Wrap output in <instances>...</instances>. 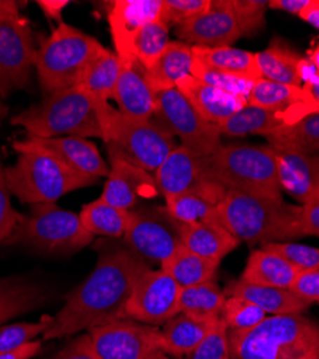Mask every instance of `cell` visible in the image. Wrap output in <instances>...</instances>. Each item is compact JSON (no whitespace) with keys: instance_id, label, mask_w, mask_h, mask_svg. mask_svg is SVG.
<instances>
[{"instance_id":"51","label":"cell","mask_w":319,"mask_h":359,"mask_svg":"<svg viewBox=\"0 0 319 359\" xmlns=\"http://www.w3.org/2000/svg\"><path fill=\"white\" fill-rule=\"evenodd\" d=\"M41 348H42L41 341H32L20 348L0 352V359H31L41 352Z\"/></svg>"},{"instance_id":"22","label":"cell","mask_w":319,"mask_h":359,"mask_svg":"<svg viewBox=\"0 0 319 359\" xmlns=\"http://www.w3.org/2000/svg\"><path fill=\"white\" fill-rule=\"evenodd\" d=\"M114 100L124 115L137 119H153L157 111V98L147 81L146 68L140 62L123 64Z\"/></svg>"},{"instance_id":"48","label":"cell","mask_w":319,"mask_h":359,"mask_svg":"<svg viewBox=\"0 0 319 359\" xmlns=\"http://www.w3.org/2000/svg\"><path fill=\"white\" fill-rule=\"evenodd\" d=\"M289 290L309 305L319 304V269L299 272Z\"/></svg>"},{"instance_id":"33","label":"cell","mask_w":319,"mask_h":359,"mask_svg":"<svg viewBox=\"0 0 319 359\" xmlns=\"http://www.w3.org/2000/svg\"><path fill=\"white\" fill-rule=\"evenodd\" d=\"M226 299V292L215 280L184 287L180 292V312L198 320L217 322Z\"/></svg>"},{"instance_id":"35","label":"cell","mask_w":319,"mask_h":359,"mask_svg":"<svg viewBox=\"0 0 319 359\" xmlns=\"http://www.w3.org/2000/svg\"><path fill=\"white\" fill-rule=\"evenodd\" d=\"M266 140L272 148L319 156V114L308 115L291 126L282 124Z\"/></svg>"},{"instance_id":"27","label":"cell","mask_w":319,"mask_h":359,"mask_svg":"<svg viewBox=\"0 0 319 359\" xmlns=\"http://www.w3.org/2000/svg\"><path fill=\"white\" fill-rule=\"evenodd\" d=\"M298 273V269L282 256L262 248L250 253L240 279L253 285L289 289Z\"/></svg>"},{"instance_id":"53","label":"cell","mask_w":319,"mask_h":359,"mask_svg":"<svg viewBox=\"0 0 319 359\" xmlns=\"http://www.w3.org/2000/svg\"><path fill=\"white\" fill-rule=\"evenodd\" d=\"M308 4L309 0H271V2H268V8L299 16Z\"/></svg>"},{"instance_id":"47","label":"cell","mask_w":319,"mask_h":359,"mask_svg":"<svg viewBox=\"0 0 319 359\" xmlns=\"http://www.w3.org/2000/svg\"><path fill=\"white\" fill-rule=\"evenodd\" d=\"M9 193L5 168L0 164V242L8 241L22 219V215H19L12 207Z\"/></svg>"},{"instance_id":"1","label":"cell","mask_w":319,"mask_h":359,"mask_svg":"<svg viewBox=\"0 0 319 359\" xmlns=\"http://www.w3.org/2000/svg\"><path fill=\"white\" fill-rule=\"evenodd\" d=\"M97 250L94 272L68 294L67 304L42 335L45 341L72 337L124 318L133 289L149 271V264L127 246L101 242Z\"/></svg>"},{"instance_id":"9","label":"cell","mask_w":319,"mask_h":359,"mask_svg":"<svg viewBox=\"0 0 319 359\" xmlns=\"http://www.w3.org/2000/svg\"><path fill=\"white\" fill-rule=\"evenodd\" d=\"M94 241L85 230L79 215L57 207L55 203L34 204L31 215L22 216L6 243H20L50 255H71Z\"/></svg>"},{"instance_id":"19","label":"cell","mask_w":319,"mask_h":359,"mask_svg":"<svg viewBox=\"0 0 319 359\" xmlns=\"http://www.w3.org/2000/svg\"><path fill=\"white\" fill-rule=\"evenodd\" d=\"M158 193L165 201L177 197L206 180L205 158L177 145L154 172Z\"/></svg>"},{"instance_id":"3","label":"cell","mask_w":319,"mask_h":359,"mask_svg":"<svg viewBox=\"0 0 319 359\" xmlns=\"http://www.w3.org/2000/svg\"><path fill=\"white\" fill-rule=\"evenodd\" d=\"M13 148L19 157L13 167L5 168V177L9 191L23 203H55L71 191L98 183V178L72 170L29 138L16 141Z\"/></svg>"},{"instance_id":"46","label":"cell","mask_w":319,"mask_h":359,"mask_svg":"<svg viewBox=\"0 0 319 359\" xmlns=\"http://www.w3.org/2000/svg\"><path fill=\"white\" fill-rule=\"evenodd\" d=\"M212 0H163L161 20L177 26L209 11Z\"/></svg>"},{"instance_id":"31","label":"cell","mask_w":319,"mask_h":359,"mask_svg":"<svg viewBox=\"0 0 319 359\" xmlns=\"http://www.w3.org/2000/svg\"><path fill=\"white\" fill-rule=\"evenodd\" d=\"M302 59L304 57L294 49L287 48L279 41H273L265 50L256 53V62L262 78L294 86H302L299 78V65Z\"/></svg>"},{"instance_id":"16","label":"cell","mask_w":319,"mask_h":359,"mask_svg":"<svg viewBox=\"0 0 319 359\" xmlns=\"http://www.w3.org/2000/svg\"><path fill=\"white\" fill-rule=\"evenodd\" d=\"M174 32L182 42L205 48L231 46L242 38L231 0H212L208 12L177 25Z\"/></svg>"},{"instance_id":"24","label":"cell","mask_w":319,"mask_h":359,"mask_svg":"<svg viewBox=\"0 0 319 359\" xmlns=\"http://www.w3.org/2000/svg\"><path fill=\"white\" fill-rule=\"evenodd\" d=\"M226 294L246 299L262 309L268 316L304 313L309 308V304L304 302L289 289L253 285L242 279L231 283L227 287Z\"/></svg>"},{"instance_id":"14","label":"cell","mask_w":319,"mask_h":359,"mask_svg":"<svg viewBox=\"0 0 319 359\" xmlns=\"http://www.w3.org/2000/svg\"><path fill=\"white\" fill-rule=\"evenodd\" d=\"M182 287L161 269L149 271L135 283L124 309V318L161 326L180 313Z\"/></svg>"},{"instance_id":"5","label":"cell","mask_w":319,"mask_h":359,"mask_svg":"<svg viewBox=\"0 0 319 359\" xmlns=\"http://www.w3.org/2000/svg\"><path fill=\"white\" fill-rule=\"evenodd\" d=\"M100 104L81 85L48 95L11 119L38 138L81 137L102 138Z\"/></svg>"},{"instance_id":"49","label":"cell","mask_w":319,"mask_h":359,"mask_svg":"<svg viewBox=\"0 0 319 359\" xmlns=\"http://www.w3.org/2000/svg\"><path fill=\"white\" fill-rule=\"evenodd\" d=\"M52 359H101L93 348L88 334L81 335L57 352Z\"/></svg>"},{"instance_id":"54","label":"cell","mask_w":319,"mask_h":359,"mask_svg":"<svg viewBox=\"0 0 319 359\" xmlns=\"http://www.w3.org/2000/svg\"><path fill=\"white\" fill-rule=\"evenodd\" d=\"M319 31V0H309L308 6L298 16Z\"/></svg>"},{"instance_id":"15","label":"cell","mask_w":319,"mask_h":359,"mask_svg":"<svg viewBox=\"0 0 319 359\" xmlns=\"http://www.w3.org/2000/svg\"><path fill=\"white\" fill-rule=\"evenodd\" d=\"M163 0H115L108 4V23L111 36L123 64H131L134 42L147 23L161 19Z\"/></svg>"},{"instance_id":"21","label":"cell","mask_w":319,"mask_h":359,"mask_svg":"<svg viewBox=\"0 0 319 359\" xmlns=\"http://www.w3.org/2000/svg\"><path fill=\"white\" fill-rule=\"evenodd\" d=\"M226 191L223 186L206 178L189 191L165 201V207L183 226L215 222Z\"/></svg>"},{"instance_id":"40","label":"cell","mask_w":319,"mask_h":359,"mask_svg":"<svg viewBox=\"0 0 319 359\" xmlns=\"http://www.w3.org/2000/svg\"><path fill=\"white\" fill-rule=\"evenodd\" d=\"M268 315L242 297L227 296L220 319L231 331H245L262 322Z\"/></svg>"},{"instance_id":"20","label":"cell","mask_w":319,"mask_h":359,"mask_svg":"<svg viewBox=\"0 0 319 359\" xmlns=\"http://www.w3.org/2000/svg\"><path fill=\"white\" fill-rule=\"evenodd\" d=\"M176 88L206 121L217 127L247 105L246 98L224 93L193 75L179 81Z\"/></svg>"},{"instance_id":"55","label":"cell","mask_w":319,"mask_h":359,"mask_svg":"<svg viewBox=\"0 0 319 359\" xmlns=\"http://www.w3.org/2000/svg\"><path fill=\"white\" fill-rule=\"evenodd\" d=\"M306 59L313 64V67L319 72V42H316L313 46H311L308 49V57Z\"/></svg>"},{"instance_id":"32","label":"cell","mask_w":319,"mask_h":359,"mask_svg":"<svg viewBox=\"0 0 319 359\" xmlns=\"http://www.w3.org/2000/svg\"><path fill=\"white\" fill-rule=\"evenodd\" d=\"M46 301V292L36 283L20 278L0 279V325L36 309Z\"/></svg>"},{"instance_id":"8","label":"cell","mask_w":319,"mask_h":359,"mask_svg":"<svg viewBox=\"0 0 319 359\" xmlns=\"http://www.w3.org/2000/svg\"><path fill=\"white\" fill-rule=\"evenodd\" d=\"M102 140L109 156L156 172L168 154L176 148V140L154 119H137L124 115L108 102L100 104Z\"/></svg>"},{"instance_id":"12","label":"cell","mask_w":319,"mask_h":359,"mask_svg":"<svg viewBox=\"0 0 319 359\" xmlns=\"http://www.w3.org/2000/svg\"><path fill=\"white\" fill-rule=\"evenodd\" d=\"M154 121L182 141V147L197 157H210L222 147L219 127L206 121L177 88L160 93Z\"/></svg>"},{"instance_id":"17","label":"cell","mask_w":319,"mask_h":359,"mask_svg":"<svg viewBox=\"0 0 319 359\" xmlns=\"http://www.w3.org/2000/svg\"><path fill=\"white\" fill-rule=\"evenodd\" d=\"M111 167L100 198L131 212L141 201L158 194L154 175L118 156H109Z\"/></svg>"},{"instance_id":"25","label":"cell","mask_w":319,"mask_h":359,"mask_svg":"<svg viewBox=\"0 0 319 359\" xmlns=\"http://www.w3.org/2000/svg\"><path fill=\"white\" fill-rule=\"evenodd\" d=\"M193 45L182 41H171L157 61L146 69L147 81L157 94L174 89L177 82L191 75Z\"/></svg>"},{"instance_id":"2","label":"cell","mask_w":319,"mask_h":359,"mask_svg":"<svg viewBox=\"0 0 319 359\" xmlns=\"http://www.w3.org/2000/svg\"><path fill=\"white\" fill-rule=\"evenodd\" d=\"M230 359H319V322L304 313L266 316L259 325L229 329Z\"/></svg>"},{"instance_id":"57","label":"cell","mask_w":319,"mask_h":359,"mask_svg":"<svg viewBox=\"0 0 319 359\" xmlns=\"http://www.w3.org/2000/svg\"><path fill=\"white\" fill-rule=\"evenodd\" d=\"M315 114H319V108H318V109H316V112H315Z\"/></svg>"},{"instance_id":"6","label":"cell","mask_w":319,"mask_h":359,"mask_svg":"<svg viewBox=\"0 0 319 359\" xmlns=\"http://www.w3.org/2000/svg\"><path fill=\"white\" fill-rule=\"evenodd\" d=\"M206 177L226 190L282 198L278 164L269 145L229 144L205 157Z\"/></svg>"},{"instance_id":"43","label":"cell","mask_w":319,"mask_h":359,"mask_svg":"<svg viewBox=\"0 0 319 359\" xmlns=\"http://www.w3.org/2000/svg\"><path fill=\"white\" fill-rule=\"evenodd\" d=\"M268 2L265 0H231L242 38L256 35L265 26Z\"/></svg>"},{"instance_id":"30","label":"cell","mask_w":319,"mask_h":359,"mask_svg":"<svg viewBox=\"0 0 319 359\" xmlns=\"http://www.w3.org/2000/svg\"><path fill=\"white\" fill-rule=\"evenodd\" d=\"M219 264L220 263L203 257L182 246L171 257L160 264V269L176 280L182 289H184L213 280Z\"/></svg>"},{"instance_id":"38","label":"cell","mask_w":319,"mask_h":359,"mask_svg":"<svg viewBox=\"0 0 319 359\" xmlns=\"http://www.w3.org/2000/svg\"><path fill=\"white\" fill-rule=\"evenodd\" d=\"M305 100V89L302 86L285 85L265 78L254 81L247 97V104L273 112H282Z\"/></svg>"},{"instance_id":"34","label":"cell","mask_w":319,"mask_h":359,"mask_svg":"<svg viewBox=\"0 0 319 359\" xmlns=\"http://www.w3.org/2000/svg\"><path fill=\"white\" fill-rule=\"evenodd\" d=\"M130 215L131 212L98 198L82 207L79 219L85 230L93 236L118 238L124 236L128 227Z\"/></svg>"},{"instance_id":"29","label":"cell","mask_w":319,"mask_h":359,"mask_svg":"<svg viewBox=\"0 0 319 359\" xmlns=\"http://www.w3.org/2000/svg\"><path fill=\"white\" fill-rule=\"evenodd\" d=\"M193 57L198 62L247 81H257L262 78L256 62V53L245 49L233 46H193Z\"/></svg>"},{"instance_id":"36","label":"cell","mask_w":319,"mask_h":359,"mask_svg":"<svg viewBox=\"0 0 319 359\" xmlns=\"http://www.w3.org/2000/svg\"><path fill=\"white\" fill-rule=\"evenodd\" d=\"M123 62L117 53L105 49L86 69L81 86H83L97 101L108 102L114 98L117 88Z\"/></svg>"},{"instance_id":"52","label":"cell","mask_w":319,"mask_h":359,"mask_svg":"<svg viewBox=\"0 0 319 359\" xmlns=\"http://www.w3.org/2000/svg\"><path fill=\"white\" fill-rule=\"evenodd\" d=\"M36 5L42 9L45 16L56 20L57 25L62 23V12L69 5L68 0H38Z\"/></svg>"},{"instance_id":"44","label":"cell","mask_w":319,"mask_h":359,"mask_svg":"<svg viewBox=\"0 0 319 359\" xmlns=\"http://www.w3.org/2000/svg\"><path fill=\"white\" fill-rule=\"evenodd\" d=\"M264 249L271 250L282 256L299 272L315 271L319 269V249L308 245H299L292 242H272L264 245Z\"/></svg>"},{"instance_id":"41","label":"cell","mask_w":319,"mask_h":359,"mask_svg":"<svg viewBox=\"0 0 319 359\" xmlns=\"http://www.w3.org/2000/svg\"><path fill=\"white\" fill-rule=\"evenodd\" d=\"M191 75L194 78L203 81L205 83H209L212 86L222 89V91H224V93L233 94V95H238V97H242L246 100H247L252 88H253V83H254V81H247V79H243V78H239L235 75H230L224 71H220V69L212 68L203 62H198V61H196V59L193 62Z\"/></svg>"},{"instance_id":"7","label":"cell","mask_w":319,"mask_h":359,"mask_svg":"<svg viewBox=\"0 0 319 359\" xmlns=\"http://www.w3.org/2000/svg\"><path fill=\"white\" fill-rule=\"evenodd\" d=\"M105 49L79 29L64 22L57 25L35 55V68L46 97L81 85L86 69Z\"/></svg>"},{"instance_id":"13","label":"cell","mask_w":319,"mask_h":359,"mask_svg":"<svg viewBox=\"0 0 319 359\" xmlns=\"http://www.w3.org/2000/svg\"><path fill=\"white\" fill-rule=\"evenodd\" d=\"M88 335L101 359H170L160 329L130 318L90 329Z\"/></svg>"},{"instance_id":"11","label":"cell","mask_w":319,"mask_h":359,"mask_svg":"<svg viewBox=\"0 0 319 359\" xmlns=\"http://www.w3.org/2000/svg\"><path fill=\"white\" fill-rule=\"evenodd\" d=\"M123 237L133 253L161 264L183 246V224L165 205H146L131 210Z\"/></svg>"},{"instance_id":"45","label":"cell","mask_w":319,"mask_h":359,"mask_svg":"<svg viewBox=\"0 0 319 359\" xmlns=\"http://www.w3.org/2000/svg\"><path fill=\"white\" fill-rule=\"evenodd\" d=\"M184 359H230L229 327L219 319L198 346Z\"/></svg>"},{"instance_id":"23","label":"cell","mask_w":319,"mask_h":359,"mask_svg":"<svg viewBox=\"0 0 319 359\" xmlns=\"http://www.w3.org/2000/svg\"><path fill=\"white\" fill-rule=\"evenodd\" d=\"M27 138L49 153L64 161L72 170L94 178L108 177L109 165L101 157L94 142L81 137H56L38 138L27 135Z\"/></svg>"},{"instance_id":"42","label":"cell","mask_w":319,"mask_h":359,"mask_svg":"<svg viewBox=\"0 0 319 359\" xmlns=\"http://www.w3.org/2000/svg\"><path fill=\"white\" fill-rule=\"evenodd\" d=\"M53 316H43L36 323H13L0 327V352L12 351L32 342L36 337L43 335L52 325Z\"/></svg>"},{"instance_id":"56","label":"cell","mask_w":319,"mask_h":359,"mask_svg":"<svg viewBox=\"0 0 319 359\" xmlns=\"http://www.w3.org/2000/svg\"><path fill=\"white\" fill-rule=\"evenodd\" d=\"M5 115H6V107L2 102H0V118L5 116Z\"/></svg>"},{"instance_id":"10","label":"cell","mask_w":319,"mask_h":359,"mask_svg":"<svg viewBox=\"0 0 319 359\" xmlns=\"http://www.w3.org/2000/svg\"><path fill=\"white\" fill-rule=\"evenodd\" d=\"M36 50L31 26L20 15L19 4L0 0V94L26 86L35 65Z\"/></svg>"},{"instance_id":"28","label":"cell","mask_w":319,"mask_h":359,"mask_svg":"<svg viewBox=\"0 0 319 359\" xmlns=\"http://www.w3.org/2000/svg\"><path fill=\"white\" fill-rule=\"evenodd\" d=\"M215 323L198 320L180 312L163 325L161 335L165 353L171 358L184 359L205 339Z\"/></svg>"},{"instance_id":"26","label":"cell","mask_w":319,"mask_h":359,"mask_svg":"<svg viewBox=\"0 0 319 359\" xmlns=\"http://www.w3.org/2000/svg\"><path fill=\"white\" fill-rule=\"evenodd\" d=\"M239 243L238 238L219 220L183 226V246L217 263L233 252Z\"/></svg>"},{"instance_id":"18","label":"cell","mask_w":319,"mask_h":359,"mask_svg":"<svg viewBox=\"0 0 319 359\" xmlns=\"http://www.w3.org/2000/svg\"><path fill=\"white\" fill-rule=\"evenodd\" d=\"M272 149L278 164L280 189L298 200L301 205L319 203V156L292 149Z\"/></svg>"},{"instance_id":"50","label":"cell","mask_w":319,"mask_h":359,"mask_svg":"<svg viewBox=\"0 0 319 359\" xmlns=\"http://www.w3.org/2000/svg\"><path fill=\"white\" fill-rule=\"evenodd\" d=\"M299 230L302 237L304 236L319 237V203L301 205Z\"/></svg>"},{"instance_id":"4","label":"cell","mask_w":319,"mask_h":359,"mask_svg":"<svg viewBox=\"0 0 319 359\" xmlns=\"http://www.w3.org/2000/svg\"><path fill=\"white\" fill-rule=\"evenodd\" d=\"M301 205L282 198L260 197L239 191H226L217 220L239 242L272 243L302 237L299 230Z\"/></svg>"},{"instance_id":"37","label":"cell","mask_w":319,"mask_h":359,"mask_svg":"<svg viewBox=\"0 0 319 359\" xmlns=\"http://www.w3.org/2000/svg\"><path fill=\"white\" fill-rule=\"evenodd\" d=\"M282 119L279 112L268 111L264 108H257L246 105L235 115L219 126L220 135L227 137H242V135H262L268 137L272 131L282 126Z\"/></svg>"},{"instance_id":"39","label":"cell","mask_w":319,"mask_h":359,"mask_svg":"<svg viewBox=\"0 0 319 359\" xmlns=\"http://www.w3.org/2000/svg\"><path fill=\"white\" fill-rule=\"evenodd\" d=\"M170 39V26L161 19L153 20L141 29L134 42V57L144 68L149 69L165 50Z\"/></svg>"}]
</instances>
